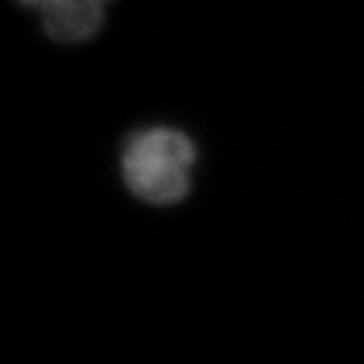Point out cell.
<instances>
[{
	"mask_svg": "<svg viewBox=\"0 0 364 364\" xmlns=\"http://www.w3.org/2000/svg\"><path fill=\"white\" fill-rule=\"evenodd\" d=\"M196 162L193 140L176 128L134 134L122 154V174L134 195L152 205H174L191 193Z\"/></svg>",
	"mask_w": 364,
	"mask_h": 364,
	"instance_id": "6da1fadb",
	"label": "cell"
},
{
	"mask_svg": "<svg viewBox=\"0 0 364 364\" xmlns=\"http://www.w3.org/2000/svg\"><path fill=\"white\" fill-rule=\"evenodd\" d=\"M102 0H57L41 9L45 33L59 43L91 39L104 25Z\"/></svg>",
	"mask_w": 364,
	"mask_h": 364,
	"instance_id": "7a4b0ae2",
	"label": "cell"
}]
</instances>
